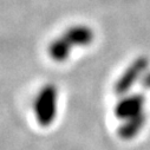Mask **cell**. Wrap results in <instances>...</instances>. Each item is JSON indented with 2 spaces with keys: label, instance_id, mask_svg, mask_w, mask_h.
<instances>
[{
  "label": "cell",
  "instance_id": "5",
  "mask_svg": "<svg viewBox=\"0 0 150 150\" xmlns=\"http://www.w3.org/2000/svg\"><path fill=\"white\" fill-rule=\"evenodd\" d=\"M64 38L71 44V46H88L93 40V32L86 26H73L69 28L64 34Z\"/></svg>",
  "mask_w": 150,
  "mask_h": 150
},
{
  "label": "cell",
  "instance_id": "1",
  "mask_svg": "<svg viewBox=\"0 0 150 150\" xmlns=\"http://www.w3.org/2000/svg\"><path fill=\"white\" fill-rule=\"evenodd\" d=\"M34 116L38 124L43 128L50 127L57 117L58 110V91L52 84H47L40 89L34 100Z\"/></svg>",
  "mask_w": 150,
  "mask_h": 150
},
{
  "label": "cell",
  "instance_id": "7",
  "mask_svg": "<svg viewBox=\"0 0 150 150\" xmlns=\"http://www.w3.org/2000/svg\"><path fill=\"white\" fill-rule=\"evenodd\" d=\"M141 83H142L144 89H150V72L149 73H144V76L141 79Z\"/></svg>",
  "mask_w": 150,
  "mask_h": 150
},
{
  "label": "cell",
  "instance_id": "2",
  "mask_svg": "<svg viewBox=\"0 0 150 150\" xmlns=\"http://www.w3.org/2000/svg\"><path fill=\"white\" fill-rule=\"evenodd\" d=\"M149 62L146 58H138L135 62H132L128 69L121 74L120 79L116 82L115 84V92L118 96H124L125 93H128L131 88L134 86V84L142 79V77L144 76V73L148 69Z\"/></svg>",
  "mask_w": 150,
  "mask_h": 150
},
{
  "label": "cell",
  "instance_id": "3",
  "mask_svg": "<svg viewBox=\"0 0 150 150\" xmlns=\"http://www.w3.org/2000/svg\"><path fill=\"white\" fill-rule=\"evenodd\" d=\"M145 98L141 93L124 95L115 106V116L122 121L134 117L144 111Z\"/></svg>",
  "mask_w": 150,
  "mask_h": 150
},
{
  "label": "cell",
  "instance_id": "4",
  "mask_svg": "<svg viewBox=\"0 0 150 150\" xmlns=\"http://www.w3.org/2000/svg\"><path fill=\"white\" fill-rule=\"evenodd\" d=\"M146 114L143 111L141 114L123 121V124L118 128V136L122 139H131L136 137L146 123Z\"/></svg>",
  "mask_w": 150,
  "mask_h": 150
},
{
  "label": "cell",
  "instance_id": "6",
  "mask_svg": "<svg viewBox=\"0 0 150 150\" xmlns=\"http://www.w3.org/2000/svg\"><path fill=\"white\" fill-rule=\"evenodd\" d=\"M72 46L71 44L64 38V35L60 38L54 39L49 46V54L56 62H64L69 58L71 53Z\"/></svg>",
  "mask_w": 150,
  "mask_h": 150
}]
</instances>
